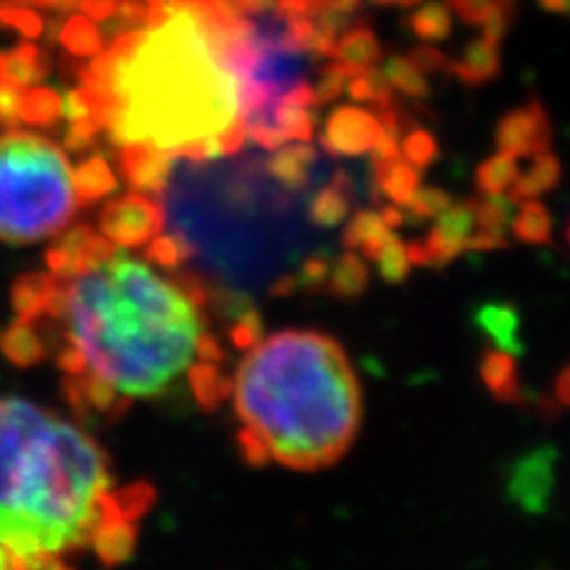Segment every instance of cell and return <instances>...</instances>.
<instances>
[{"instance_id": "8d00e7d4", "label": "cell", "mask_w": 570, "mask_h": 570, "mask_svg": "<svg viewBox=\"0 0 570 570\" xmlns=\"http://www.w3.org/2000/svg\"><path fill=\"white\" fill-rule=\"evenodd\" d=\"M112 502L124 519L138 521L140 515L153 507L155 490L146 483H136V485H129L119 492H112Z\"/></svg>"}, {"instance_id": "2e32d148", "label": "cell", "mask_w": 570, "mask_h": 570, "mask_svg": "<svg viewBox=\"0 0 570 570\" xmlns=\"http://www.w3.org/2000/svg\"><path fill=\"white\" fill-rule=\"evenodd\" d=\"M499 46L488 41L485 36H480V39L471 41L463 50V58L452 65L450 69L454 75L469 86H478V83H485L490 79H494L499 75Z\"/></svg>"}, {"instance_id": "11a10c76", "label": "cell", "mask_w": 570, "mask_h": 570, "mask_svg": "<svg viewBox=\"0 0 570 570\" xmlns=\"http://www.w3.org/2000/svg\"><path fill=\"white\" fill-rule=\"evenodd\" d=\"M326 3H331L333 8H337V10H343V12H347V14H356L362 10V3L364 0H326Z\"/></svg>"}, {"instance_id": "4dcf8cb0", "label": "cell", "mask_w": 570, "mask_h": 570, "mask_svg": "<svg viewBox=\"0 0 570 570\" xmlns=\"http://www.w3.org/2000/svg\"><path fill=\"white\" fill-rule=\"evenodd\" d=\"M473 219L478 230H483V234L507 238L513 219V200L502 198V195H488L485 200L473 203Z\"/></svg>"}, {"instance_id": "f1b7e54d", "label": "cell", "mask_w": 570, "mask_h": 570, "mask_svg": "<svg viewBox=\"0 0 570 570\" xmlns=\"http://www.w3.org/2000/svg\"><path fill=\"white\" fill-rule=\"evenodd\" d=\"M193 395L205 409H214L230 395V381L219 373L217 364L195 362L190 366Z\"/></svg>"}, {"instance_id": "681fc988", "label": "cell", "mask_w": 570, "mask_h": 570, "mask_svg": "<svg viewBox=\"0 0 570 570\" xmlns=\"http://www.w3.org/2000/svg\"><path fill=\"white\" fill-rule=\"evenodd\" d=\"M238 442H240L243 456H245L249 463H253V466H264V463L272 459L269 452H266L264 444H262L253 433H249V431H243V433L238 435Z\"/></svg>"}, {"instance_id": "b9f144b4", "label": "cell", "mask_w": 570, "mask_h": 570, "mask_svg": "<svg viewBox=\"0 0 570 570\" xmlns=\"http://www.w3.org/2000/svg\"><path fill=\"white\" fill-rule=\"evenodd\" d=\"M511 14H513V8L509 6H502V3H492L488 8V12L483 14V20H480V29H483V36L488 41L492 43H502L504 33L511 24Z\"/></svg>"}, {"instance_id": "484cf974", "label": "cell", "mask_w": 570, "mask_h": 570, "mask_svg": "<svg viewBox=\"0 0 570 570\" xmlns=\"http://www.w3.org/2000/svg\"><path fill=\"white\" fill-rule=\"evenodd\" d=\"M368 288V269L362 257L354 253H347L341 262H337L326 281V291L335 297L343 299H356Z\"/></svg>"}, {"instance_id": "74e56055", "label": "cell", "mask_w": 570, "mask_h": 570, "mask_svg": "<svg viewBox=\"0 0 570 570\" xmlns=\"http://www.w3.org/2000/svg\"><path fill=\"white\" fill-rule=\"evenodd\" d=\"M148 257L165 269H176L178 264L190 259V245L181 236H155L148 243Z\"/></svg>"}, {"instance_id": "db71d44e", "label": "cell", "mask_w": 570, "mask_h": 570, "mask_svg": "<svg viewBox=\"0 0 570 570\" xmlns=\"http://www.w3.org/2000/svg\"><path fill=\"white\" fill-rule=\"evenodd\" d=\"M381 214V219L385 222V226L387 228H397L402 222H404V217H402V212L397 209V207H385L383 212H379Z\"/></svg>"}, {"instance_id": "7402d4cb", "label": "cell", "mask_w": 570, "mask_h": 570, "mask_svg": "<svg viewBox=\"0 0 570 570\" xmlns=\"http://www.w3.org/2000/svg\"><path fill=\"white\" fill-rule=\"evenodd\" d=\"M475 318L478 326L492 337L499 350L509 352L511 356L523 354V345L519 341V314L511 307L488 305L478 312Z\"/></svg>"}, {"instance_id": "44dd1931", "label": "cell", "mask_w": 570, "mask_h": 570, "mask_svg": "<svg viewBox=\"0 0 570 570\" xmlns=\"http://www.w3.org/2000/svg\"><path fill=\"white\" fill-rule=\"evenodd\" d=\"M392 236V228L385 226L379 212H360L350 222L343 243L347 249H360V253L368 259H376L381 247Z\"/></svg>"}, {"instance_id": "6da1fadb", "label": "cell", "mask_w": 570, "mask_h": 570, "mask_svg": "<svg viewBox=\"0 0 570 570\" xmlns=\"http://www.w3.org/2000/svg\"><path fill=\"white\" fill-rule=\"evenodd\" d=\"M236 39L178 6L155 27L115 36L79 67L100 129L121 148L140 142L171 157L238 153L247 134L240 79L228 60Z\"/></svg>"}, {"instance_id": "ee69618b", "label": "cell", "mask_w": 570, "mask_h": 570, "mask_svg": "<svg viewBox=\"0 0 570 570\" xmlns=\"http://www.w3.org/2000/svg\"><path fill=\"white\" fill-rule=\"evenodd\" d=\"M328 274H331L328 257H324V255L309 257L305 262V266H302L297 285H302V288H321V285H326Z\"/></svg>"}, {"instance_id": "94428289", "label": "cell", "mask_w": 570, "mask_h": 570, "mask_svg": "<svg viewBox=\"0 0 570 570\" xmlns=\"http://www.w3.org/2000/svg\"><path fill=\"white\" fill-rule=\"evenodd\" d=\"M0 568H8V563H6V554H3V549H0Z\"/></svg>"}, {"instance_id": "30bf717a", "label": "cell", "mask_w": 570, "mask_h": 570, "mask_svg": "<svg viewBox=\"0 0 570 570\" xmlns=\"http://www.w3.org/2000/svg\"><path fill=\"white\" fill-rule=\"evenodd\" d=\"M115 249H117V245L107 240L100 230H94L88 226H77V228H71L69 234H65L58 240V245L46 255L48 274L69 276V274L83 269L86 264H94V262L110 257Z\"/></svg>"}, {"instance_id": "ab89813d", "label": "cell", "mask_w": 570, "mask_h": 570, "mask_svg": "<svg viewBox=\"0 0 570 570\" xmlns=\"http://www.w3.org/2000/svg\"><path fill=\"white\" fill-rule=\"evenodd\" d=\"M0 27H10L20 31L24 39H39L43 33V17L39 12L24 8H8L0 12Z\"/></svg>"}, {"instance_id": "f546056e", "label": "cell", "mask_w": 570, "mask_h": 570, "mask_svg": "<svg viewBox=\"0 0 570 570\" xmlns=\"http://www.w3.org/2000/svg\"><path fill=\"white\" fill-rule=\"evenodd\" d=\"M509 153H499L494 157H490L485 165H480L478 174H475V184L478 188L483 190L485 195H504L507 190H511V186L519 178V165Z\"/></svg>"}, {"instance_id": "6f0895ef", "label": "cell", "mask_w": 570, "mask_h": 570, "mask_svg": "<svg viewBox=\"0 0 570 570\" xmlns=\"http://www.w3.org/2000/svg\"><path fill=\"white\" fill-rule=\"evenodd\" d=\"M557 395L561 404H568V368H563L557 379Z\"/></svg>"}, {"instance_id": "836d02e7", "label": "cell", "mask_w": 570, "mask_h": 570, "mask_svg": "<svg viewBox=\"0 0 570 570\" xmlns=\"http://www.w3.org/2000/svg\"><path fill=\"white\" fill-rule=\"evenodd\" d=\"M383 77L392 88H397L400 94H404L409 98L431 96V86H428L421 71L412 62H409V58H400V56L390 58L383 67Z\"/></svg>"}, {"instance_id": "60d3db41", "label": "cell", "mask_w": 570, "mask_h": 570, "mask_svg": "<svg viewBox=\"0 0 570 570\" xmlns=\"http://www.w3.org/2000/svg\"><path fill=\"white\" fill-rule=\"evenodd\" d=\"M404 159L409 165H414L416 169L431 165L435 155H438V142L433 140V136H428L425 131H414L412 136H406L404 140Z\"/></svg>"}, {"instance_id": "e0dca14e", "label": "cell", "mask_w": 570, "mask_h": 570, "mask_svg": "<svg viewBox=\"0 0 570 570\" xmlns=\"http://www.w3.org/2000/svg\"><path fill=\"white\" fill-rule=\"evenodd\" d=\"M561 178V165L559 159L551 155L549 150L534 155L532 159V167L519 178H515V184L511 186V195L509 198L513 203H525V200H538L542 193L551 190Z\"/></svg>"}, {"instance_id": "d4e9b609", "label": "cell", "mask_w": 570, "mask_h": 570, "mask_svg": "<svg viewBox=\"0 0 570 570\" xmlns=\"http://www.w3.org/2000/svg\"><path fill=\"white\" fill-rule=\"evenodd\" d=\"M376 167V184L395 205H404L419 188V169L400 155Z\"/></svg>"}, {"instance_id": "9f6ffc18", "label": "cell", "mask_w": 570, "mask_h": 570, "mask_svg": "<svg viewBox=\"0 0 570 570\" xmlns=\"http://www.w3.org/2000/svg\"><path fill=\"white\" fill-rule=\"evenodd\" d=\"M371 3L381 8H412L419 6L421 0H371Z\"/></svg>"}, {"instance_id": "4fadbf2b", "label": "cell", "mask_w": 570, "mask_h": 570, "mask_svg": "<svg viewBox=\"0 0 570 570\" xmlns=\"http://www.w3.org/2000/svg\"><path fill=\"white\" fill-rule=\"evenodd\" d=\"M91 544L105 566L124 563V561H129L134 554L136 525H134V521H127L117 511V507L112 502V492H110V499H107V509L102 513V519L98 521V525L91 534Z\"/></svg>"}, {"instance_id": "8992f818", "label": "cell", "mask_w": 570, "mask_h": 570, "mask_svg": "<svg viewBox=\"0 0 570 570\" xmlns=\"http://www.w3.org/2000/svg\"><path fill=\"white\" fill-rule=\"evenodd\" d=\"M165 226L163 205L150 195L134 190L124 198L107 205L98 219V230L117 247H142L148 245Z\"/></svg>"}, {"instance_id": "1f68e13d", "label": "cell", "mask_w": 570, "mask_h": 570, "mask_svg": "<svg viewBox=\"0 0 570 570\" xmlns=\"http://www.w3.org/2000/svg\"><path fill=\"white\" fill-rule=\"evenodd\" d=\"M513 236L530 243V245H544L551 238V219L542 203L538 200H525L521 212L511 219Z\"/></svg>"}, {"instance_id": "91938a15", "label": "cell", "mask_w": 570, "mask_h": 570, "mask_svg": "<svg viewBox=\"0 0 570 570\" xmlns=\"http://www.w3.org/2000/svg\"><path fill=\"white\" fill-rule=\"evenodd\" d=\"M24 6H36V0H0V12L8 8H24Z\"/></svg>"}, {"instance_id": "ffe728a7", "label": "cell", "mask_w": 570, "mask_h": 570, "mask_svg": "<svg viewBox=\"0 0 570 570\" xmlns=\"http://www.w3.org/2000/svg\"><path fill=\"white\" fill-rule=\"evenodd\" d=\"M480 376L490 387L492 395L502 402H519L521 400V385H519V371H515V360L509 352H488L480 364Z\"/></svg>"}, {"instance_id": "cb8c5ba5", "label": "cell", "mask_w": 570, "mask_h": 570, "mask_svg": "<svg viewBox=\"0 0 570 570\" xmlns=\"http://www.w3.org/2000/svg\"><path fill=\"white\" fill-rule=\"evenodd\" d=\"M0 347L20 366H31L46 356V341L41 337V331L20 318L0 335Z\"/></svg>"}, {"instance_id": "9a60e30c", "label": "cell", "mask_w": 570, "mask_h": 570, "mask_svg": "<svg viewBox=\"0 0 570 570\" xmlns=\"http://www.w3.org/2000/svg\"><path fill=\"white\" fill-rule=\"evenodd\" d=\"M352 184L347 174H335L333 181L314 195L309 205V219L321 228L341 226L350 214Z\"/></svg>"}, {"instance_id": "f6af8a7d", "label": "cell", "mask_w": 570, "mask_h": 570, "mask_svg": "<svg viewBox=\"0 0 570 570\" xmlns=\"http://www.w3.org/2000/svg\"><path fill=\"white\" fill-rule=\"evenodd\" d=\"M409 62H412L421 71V75H433V71H440V69H448L450 67L448 58H444L442 52H438L431 46H421V48L412 50V56H409Z\"/></svg>"}, {"instance_id": "6125c7cd", "label": "cell", "mask_w": 570, "mask_h": 570, "mask_svg": "<svg viewBox=\"0 0 570 570\" xmlns=\"http://www.w3.org/2000/svg\"><path fill=\"white\" fill-rule=\"evenodd\" d=\"M497 3H502V6H509V8H513V0H497Z\"/></svg>"}, {"instance_id": "ac0fdd59", "label": "cell", "mask_w": 570, "mask_h": 570, "mask_svg": "<svg viewBox=\"0 0 570 570\" xmlns=\"http://www.w3.org/2000/svg\"><path fill=\"white\" fill-rule=\"evenodd\" d=\"M381 46L376 41V33L366 27H350L345 29L331 46L328 58L337 62H347L356 67H373L381 62Z\"/></svg>"}, {"instance_id": "f907efd6", "label": "cell", "mask_w": 570, "mask_h": 570, "mask_svg": "<svg viewBox=\"0 0 570 570\" xmlns=\"http://www.w3.org/2000/svg\"><path fill=\"white\" fill-rule=\"evenodd\" d=\"M321 0H274V8L288 17H312Z\"/></svg>"}, {"instance_id": "d590c367", "label": "cell", "mask_w": 570, "mask_h": 570, "mask_svg": "<svg viewBox=\"0 0 570 570\" xmlns=\"http://www.w3.org/2000/svg\"><path fill=\"white\" fill-rule=\"evenodd\" d=\"M376 262L381 278L387 283H402L409 276V269H412V262L406 257V247L400 243L395 234H392L387 243L381 247Z\"/></svg>"}, {"instance_id": "bcb514c9", "label": "cell", "mask_w": 570, "mask_h": 570, "mask_svg": "<svg viewBox=\"0 0 570 570\" xmlns=\"http://www.w3.org/2000/svg\"><path fill=\"white\" fill-rule=\"evenodd\" d=\"M262 341V324L255 312H249L240 324L234 328V343L238 347H253Z\"/></svg>"}, {"instance_id": "7dc6e473", "label": "cell", "mask_w": 570, "mask_h": 570, "mask_svg": "<svg viewBox=\"0 0 570 570\" xmlns=\"http://www.w3.org/2000/svg\"><path fill=\"white\" fill-rule=\"evenodd\" d=\"M450 6L466 24H480L483 14L492 6V0H450Z\"/></svg>"}, {"instance_id": "9c48e42d", "label": "cell", "mask_w": 570, "mask_h": 570, "mask_svg": "<svg viewBox=\"0 0 570 570\" xmlns=\"http://www.w3.org/2000/svg\"><path fill=\"white\" fill-rule=\"evenodd\" d=\"M381 134V121L371 112L360 107H341L328 117L321 142L333 155H362L376 146Z\"/></svg>"}, {"instance_id": "680465c9", "label": "cell", "mask_w": 570, "mask_h": 570, "mask_svg": "<svg viewBox=\"0 0 570 570\" xmlns=\"http://www.w3.org/2000/svg\"><path fill=\"white\" fill-rule=\"evenodd\" d=\"M540 6L549 12H559V14L568 12V0H540Z\"/></svg>"}, {"instance_id": "816d5d0a", "label": "cell", "mask_w": 570, "mask_h": 570, "mask_svg": "<svg viewBox=\"0 0 570 570\" xmlns=\"http://www.w3.org/2000/svg\"><path fill=\"white\" fill-rule=\"evenodd\" d=\"M79 0H36V6L46 8V10H56V12H69L77 8Z\"/></svg>"}, {"instance_id": "52a82bcc", "label": "cell", "mask_w": 570, "mask_h": 570, "mask_svg": "<svg viewBox=\"0 0 570 570\" xmlns=\"http://www.w3.org/2000/svg\"><path fill=\"white\" fill-rule=\"evenodd\" d=\"M497 146L513 157H534L549 150L551 124L540 100H530L499 121Z\"/></svg>"}, {"instance_id": "277c9868", "label": "cell", "mask_w": 570, "mask_h": 570, "mask_svg": "<svg viewBox=\"0 0 570 570\" xmlns=\"http://www.w3.org/2000/svg\"><path fill=\"white\" fill-rule=\"evenodd\" d=\"M230 390L245 431L288 469L333 466L360 433L356 376L341 345L321 333L285 331L259 341Z\"/></svg>"}, {"instance_id": "e575fe53", "label": "cell", "mask_w": 570, "mask_h": 570, "mask_svg": "<svg viewBox=\"0 0 570 570\" xmlns=\"http://www.w3.org/2000/svg\"><path fill=\"white\" fill-rule=\"evenodd\" d=\"M452 205V198L444 190L440 188H416L412 198H409L404 205H400L404 209L402 217L406 222H423V219H431L438 217L440 212H444Z\"/></svg>"}, {"instance_id": "d6986e66", "label": "cell", "mask_w": 570, "mask_h": 570, "mask_svg": "<svg viewBox=\"0 0 570 570\" xmlns=\"http://www.w3.org/2000/svg\"><path fill=\"white\" fill-rule=\"evenodd\" d=\"M316 153L297 142V146H285L269 159V174L288 190H302L309 181V169L314 165Z\"/></svg>"}, {"instance_id": "f5cc1de1", "label": "cell", "mask_w": 570, "mask_h": 570, "mask_svg": "<svg viewBox=\"0 0 570 570\" xmlns=\"http://www.w3.org/2000/svg\"><path fill=\"white\" fill-rule=\"evenodd\" d=\"M245 14H259L274 6V0H236Z\"/></svg>"}, {"instance_id": "3957f363", "label": "cell", "mask_w": 570, "mask_h": 570, "mask_svg": "<svg viewBox=\"0 0 570 570\" xmlns=\"http://www.w3.org/2000/svg\"><path fill=\"white\" fill-rule=\"evenodd\" d=\"M110 499L100 444L20 397H0V549L8 568H58L91 544Z\"/></svg>"}, {"instance_id": "4316f807", "label": "cell", "mask_w": 570, "mask_h": 570, "mask_svg": "<svg viewBox=\"0 0 570 570\" xmlns=\"http://www.w3.org/2000/svg\"><path fill=\"white\" fill-rule=\"evenodd\" d=\"M62 115L60 96L52 88H24L17 119L33 124V127H52Z\"/></svg>"}, {"instance_id": "8fae6325", "label": "cell", "mask_w": 570, "mask_h": 570, "mask_svg": "<svg viewBox=\"0 0 570 570\" xmlns=\"http://www.w3.org/2000/svg\"><path fill=\"white\" fill-rule=\"evenodd\" d=\"M475 230L473 219V203L450 205L444 212L438 214V226L433 234L423 243L428 266H444L452 262L459 253L466 249V243Z\"/></svg>"}, {"instance_id": "5b68a950", "label": "cell", "mask_w": 570, "mask_h": 570, "mask_svg": "<svg viewBox=\"0 0 570 570\" xmlns=\"http://www.w3.org/2000/svg\"><path fill=\"white\" fill-rule=\"evenodd\" d=\"M79 207L58 142L29 131L0 134V240L29 245L58 236Z\"/></svg>"}, {"instance_id": "7c38bea8", "label": "cell", "mask_w": 570, "mask_h": 570, "mask_svg": "<svg viewBox=\"0 0 570 570\" xmlns=\"http://www.w3.org/2000/svg\"><path fill=\"white\" fill-rule=\"evenodd\" d=\"M174 157L150 146H124L119 165L127 181L140 193H163L169 181Z\"/></svg>"}, {"instance_id": "c3c4849f", "label": "cell", "mask_w": 570, "mask_h": 570, "mask_svg": "<svg viewBox=\"0 0 570 570\" xmlns=\"http://www.w3.org/2000/svg\"><path fill=\"white\" fill-rule=\"evenodd\" d=\"M119 0H79L81 14L88 17L91 22H107L115 14Z\"/></svg>"}, {"instance_id": "7bdbcfd3", "label": "cell", "mask_w": 570, "mask_h": 570, "mask_svg": "<svg viewBox=\"0 0 570 570\" xmlns=\"http://www.w3.org/2000/svg\"><path fill=\"white\" fill-rule=\"evenodd\" d=\"M24 88L20 83H12L8 79H0V121H20V102L24 96Z\"/></svg>"}, {"instance_id": "83f0119b", "label": "cell", "mask_w": 570, "mask_h": 570, "mask_svg": "<svg viewBox=\"0 0 570 570\" xmlns=\"http://www.w3.org/2000/svg\"><path fill=\"white\" fill-rule=\"evenodd\" d=\"M60 43L75 58H94L102 50V36L96 24L83 14H71L69 20L58 29Z\"/></svg>"}, {"instance_id": "7a4b0ae2", "label": "cell", "mask_w": 570, "mask_h": 570, "mask_svg": "<svg viewBox=\"0 0 570 570\" xmlns=\"http://www.w3.org/2000/svg\"><path fill=\"white\" fill-rule=\"evenodd\" d=\"M50 281L43 312L27 324L58 328L69 379H98L124 400L155 397L198 362L200 305L146 262L115 249Z\"/></svg>"}, {"instance_id": "d6a6232c", "label": "cell", "mask_w": 570, "mask_h": 570, "mask_svg": "<svg viewBox=\"0 0 570 570\" xmlns=\"http://www.w3.org/2000/svg\"><path fill=\"white\" fill-rule=\"evenodd\" d=\"M409 29H412L419 39L428 43H438L450 39L452 33V14L448 6L442 3H425L419 12L409 17Z\"/></svg>"}, {"instance_id": "f35d334b", "label": "cell", "mask_w": 570, "mask_h": 570, "mask_svg": "<svg viewBox=\"0 0 570 570\" xmlns=\"http://www.w3.org/2000/svg\"><path fill=\"white\" fill-rule=\"evenodd\" d=\"M362 69H366V67H356V65H347V62H335V65L326 67L324 75H321V79H318V86L314 88L316 102H328L337 96H343V88L347 86V79L352 75H360Z\"/></svg>"}, {"instance_id": "5bb4252c", "label": "cell", "mask_w": 570, "mask_h": 570, "mask_svg": "<svg viewBox=\"0 0 570 570\" xmlns=\"http://www.w3.org/2000/svg\"><path fill=\"white\" fill-rule=\"evenodd\" d=\"M48 71L50 58L33 43H22L8 52H0V79H8L20 86H33L43 81Z\"/></svg>"}, {"instance_id": "603a6c76", "label": "cell", "mask_w": 570, "mask_h": 570, "mask_svg": "<svg viewBox=\"0 0 570 570\" xmlns=\"http://www.w3.org/2000/svg\"><path fill=\"white\" fill-rule=\"evenodd\" d=\"M71 181H75V188H77V195L81 203L100 200L117 188L115 171L100 155L88 157L77 169H71Z\"/></svg>"}, {"instance_id": "ba28073f", "label": "cell", "mask_w": 570, "mask_h": 570, "mask_svg": "<svg viewBox=\"0 0 570 570\" xmlns=\"http://www.w3.org/2000/svg\"><path fill=\"white\" fill-rule=\"evenodd\" d=\"M554 450H540L515 463L507 485L513 502L528 513H542L547 509L551 488H554Z\"/></svg>"}]
</instances>
